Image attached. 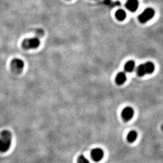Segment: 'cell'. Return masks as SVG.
<instances>
[{"label":"cell","mask_w":163,"mask_h":163,"mask_svg":"<svg viewBox=\"0 0 163 163\" xmlns=\"http://www.w3.org/2000/svg\"><path fill=\"white\" fill-rule=\"evenodd\" d=\"M126 6L130 11L135 12L139 7V1L138 0H128Z\"/></svg>","instance_id":"obj_8"},{"label":"cell","mask_w":163,"mask_h":163,"mask_svg":"<svg viewBox=\"0 0 163 163\" xmlns=\"http://www.w3.org/2000/svg\"><path fill=\"white\" fill-rule=\"evenodd\" d=\"M135 67V62L133 60H129L127 62L125 65V70L126 72H132L133 70H134Z\"/></svg>","instance_id":"obj_10"},{"label":"cell","mask_w":163,"mask_h":163,"mask_svg":"<svg viewBox=\"0 0 163 163\" xmlns=\"http://www.w3.org/2000/svg\"><path fill=\"white\" fill-rule=\"evenodd\" d=\"M24 63L20 59H13L11 63V67L13 72L16 74L21 73L24 69Z\"/></svg>","instance_id":"obj_4"},{"label":"cell","mask_w":163,"mask_h":163,"mask_svg":"<svg viewBox=\"0 0 163 163\" xmlns=\"http://www.w3.org/2000/svg\"><path fill=\"white\" fill-rule=\"evenodd\" d=\"M116 17L118 21H123L126 17V13L122 9H120L116 13Z\"/></svg>","instance_id":"obj_11"},{"label":"cell","mask_w":163,"mask_h":163,"mask_svg":"<svg viewBox=\"0 0 163 163\" xmlns=\"http://www.w3.org/2000/svg\"><path fill=\"white\" fill-rule=\"evenodd\" d=\"M40 41L39 39L34 37V38H29L24 39L22 42V47L24 49H35L36 48L39 46Z\"/></svg>","instance_id":"obj_3"},{"label":"cell","mask_w":163,"mask_h":163,"mask_svg":"<svg viewBox=\"0 0 163 163\" xmlns=\"http://www.w3.org/2000/svg\"><path fill=\"white\" fill-rule=\"evenodd\" d=\"M137 138V133L135 130L130 131L127 135V140L129 143L134 142Z\"/></svg>","instance_id":"obj_12"},{"label":"cell","mask_w":163,"mask_h":163,"mask_svg":"<svg viewBox=\"0 0 163 163\" xmlns=\"http://www.w3.org/2000/svg\"><path fill=\"white\" fill-rule=\"evenodd\" d=\"M91 156L93 160L95 162H99L102 160L104 156V152L100 148H95L91 152Z\"/></svg>","instance_id":"obj_6"},{"label":"cell","mask_w":163,"mask_h":163,"mask_svg":"<svg viewBox=\"0 0 163 163\" xmlns=\"http://www.w3.org/2000/svg\"><path fill=\"white\" fill-rule=\"evenodd\" d=\"M11 132L7 130H3L0 133V152L8 151L11 148Z\"/></svg>","instance_id":"obj_1"},{"label":"cell","mask_w":163,"mask_h":163,"mask_svg":"<svg viewBox=\"0 0 163 163\" xmlns=\"http://www.w3.org/2000/svg\"><path fill=\"white\" fill-rule=\"evenodd\" d=\"M134 114V109L131 107H126L121 112V117L125 121H129L132 118Z\"/></svg>","instance_id":"obj_7"},{"label":"cell","mask_w":163,"mask_h":163,"mask_svg":"<svg viewBox=\"0 0 163 163\" xmlns=\"http://www.w3.org/2000/svg\"><path fill=\"white\" fill-rule=\"evenodd\" d=\"M155 15V11L152 8H147L141 13L139 20L141 23H145L151 20Z\"/></svg>","instance_id":"obj_5"},{"label":"cell","mask_w":163,"mask_h":163,"mask_svg":"<svg viewBox=\"0 0 163 163\" xmlns=\"http://www.w3.org/2000/svg\"><path fill=\"white\" fill-rule=\"evenodd\" d=\"M155 70V65L152 62H147L139 65L137 68V74L142 77L146 74H152Z\"/></svg>","instance_id":"obj_2"},{"label":"cell","mask_w":163,"mask_h":163,"mask_svg":"<svg viewBox=\"0 0 163 163\" xmlns=\"http://www.w3.org/2000/svg\"><path fill=\"white\" fill-rule=\"evenodd\" d=\"M126 81V75L124 72H120L117 74L116 77V82L117 84L121 85L125 83Z\"/></svg>","instance_id":"obj_9"},{"label":"cell","mask_w":163,"mask_h":163,"mask_svg":"<svg viewBox=\"0 0 163 163\" xmlns=\"http://www.w3.org/2000/svg\"><path fill=\"white\" fill-rule=\"evenodd\" d=\"M77 163H90V161L83 155H81L77 159Z\"/></svg>","instance_id":"obj_13"}]
</instances>
